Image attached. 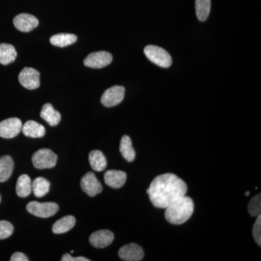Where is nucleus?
Instances as JSON below:
<instances>
[{"instance_id":"obj_28","label":"nucleus","mask_w":261,"mask_h":261,"mask_svg":"<svg viewBox=\"0 0 261 261\" xmlns=\"http://www.w3.org/2000/svg\"><path fill=\"white\" fill-rule=\"evenodd\" d=\"M252 235L259 246L261 245V216H257L256 221L252 228Z\"/></svg>"},{"instance_id":"obj_3","label":"nucleus","mask_w":261,"mask_h":261,"mask_svg":"<svg viewBox=\"0 0 261 261\" xmlns=\"http://www.w3.org/2000/svg\"><path fill=\"white\" fill-rule=\"evenodd\" d=\"M146 57L154 64L162 68H169L172 64V58L166 49L155 45H148L144 49Z\"/></svg>"},{"instance_id":"obj_9","label":"nucleus","mask_w":261,"mask_h":261,"mask_svg":"<svg viewBox=\"0 0 261 261\" xmlns=\"http://www.w3.org/2000/svg\"><path fill=\"white\" fill-rule=\"evenodd\" d=\"M22 122L19 118H10L0 122V137L5 139L14 138L22 130Z\"/></svg>"},{"instance_id":"obj_31","label":"nucleus","mask_w":261,"mask_h":261,"mask_svg":"<svg viewBox=\"0 0 261 261\" xmlns=\"http://www.w3.org/2000/svg\"><path fill=\"white\" fill-rule=\"evenodd\" d=\"M245 195H246V196L250 195V192H247L246 193H245Z\"/></svg>"},{"instance_id":"obj_5","label":"nucleus","mask_w":261,"mask_h":261,"mask_svg":"<svg viewBox=\"0 0 261 261\" xmlns=\"http://www.w3.org/2000/svg\"><path fill=\"white\" fill-rule=\"evenodd\" d=\"M27 210L34 216L40 218H49L56 214L59 206L55 202H39L36 201L29 202Z\"/></svg>"},{"instance_id":"obj_17","label":"nucleus","mask_w":261,"mask_h":261,"mask_svg":"<svg viewBox=\"0 0 261 261\" xmlns=\"http://www.w3.org/2000/svg\"><path fill=\"white\" fill-rule=\"evenodd\" d=\"M89 161L92 169L97 172L104 171L107 167V160L101 151H92L89 153Z\"/></svg>"},{"instance_id":"obj_16","label":"nucleus","mask_w":261,"mask_h":261,"mask_svg":"<svg viewBox=\"0 0 261 261\" xmlns=\"http://www.w3.org/2000/svg\"><path fill=\"white\" fill-rule=\"evenodd\" d=\"M40 116L51 126H57L61 120V113L55 110L49 103H47L43 106Z\"/></svg>"},{"instance_id":"obj_26","label":"nucleus","mask_w":261,"mask_h":261,"mask_svg":"<svg viewBox=\"0 0 261 261\" xmlns=\"http://www.w3.org/2000/svg\"><path fill=\"white\" fill-rule=\"evenodd\" d=\"M248 211L252 216H258L261 212L260 194L252 197L248 205Z\"/></svg>"},{"instance_id":"obj_30","label":"nucleus","mask_w":261,"mask_h":261,"mask_svg":"<svg viewBox=\"0 0 261 261\" xmlns=\"http://www.w3.org/2000/svg\"><path fill=\"white\" fill-rule=\"evenodd\" d=\"M10 260L11 261H28L29 259L27 257L24 255L22 252H15L10 257Z\"/></svg>"},{"instance_id":"obj_6","label":"nucleus","mask_w":261,"mask_h":261,"mask_svg":"<svg viewBox=\"0 0 261 261\" xmlns=\"http://www.w3.org/2000/svg\"><path fill=\"white\" fill-rule=\"evenodd\" d=\"M20 84L29 90L39 88L40 86V73L33 68H24L18 75Z\"/></svg>"},{"instance_id":"obj_25","label":"nucleus","mask_w":261,"mask_h":261,"mask_svg":"<svg viewBox=\"0 0 261 261\" xmlns=\"http://www.w3.org/2000/svg\"><path fill=\"white\" fill-rule=\"evenodd\" d=\"M211 0H195L196 15L200 21H205L210 15Z\"/></svg>"},{"instance_id":"obj_15","label":"nucleus","mask_w":261,"mask_h":261,"mask_svg":"<svg viewBox=\"0 0 261 261\" xmlns=\"http://www.w3.org/2000/svg\"><path fill=\"white\" fill-rule=\"evenodd\" d=\"M23 135L32 138H40L45 135V128L34 121H27L22 127Z\"/></svg>"},{"instance_id":"obj_19","label":"nucleus","mask_w":261,"mask_h":261,"mask_svg":"<svg viewBox=\"0 0 261 261\" xmlns=\"http://www.w3.org/2000/svg\"><path fill=\"white\" fill-rule=\"evenodd\" d=\"M75 224V219L73 216H66L57 221L53 226V233L56 234L64 233L70 231Z\"/></svg>"},{"instance_id":"obj_21","label":"nucleus","mask_w":261,"mask_h":261,"mask_svg":"<svg viewBox=\"0 0 261 261\" xmlns=\"http://www.w3.org/2000/svg\"><path fill=\"white\" fill-rule=\"evenodd\" d=\"M120 152L123 159L126 160L128 162L135 161L136 152L132 146V140L128 136L124 135L122 137L121 143H120Z\"/></svg>"},{"instance_id":"obj_20","label":"nucleus","mask_w":261,"mask_h":261,"mask_svg":"<svg viewBox=\"0 0 261 261\" xmlns=\"http://www.w3.org/2000/svg\"><path fill=\"white\" fill-rule=\"evenodd\" d=\"M14 163L9 155H5L0 159V182L9 179L13 173Z\"/></svg>"},{"instance_id":"obj_8","label":"nucleus","mask_w":261,"mask_h":261,"mask_svg":"<svg viewBox=\"0 0 261 261\" xmlns=\"http://www.w3.org/2000/svg\"><path fill=\"white\" fill-rule=\"evenodd\" d=\"M113 56L108 51H99L89 54L84 60V65L89 68H102L111 64Z\"/></svg>"},{"instance_id":"obj_32","label":"nucleus","mask_w":261,"mask_h":261,"mask_svg":"<svg viewBox=\"0 0 261 261\" xmlns=\"http://www.w3.org/2000/svg\"><path fill=\"white\" fill-rule=\"evenodd\" d=\"M0 202H1V197H0Z\"/></svg>"},{"instance_id":"obj_1","label":"nucleus","mask_w":261,"mask_h":261,"mask_svg":"<svg viewBox=\"0 0 261 261\" xmlns=\"http://www.w3.org/2000/svg\"><path fill=\"white\" fill-rule=\"evenodd\" d=\"M147 194L154 207L166 208L180 197L186 195V183L173 173L157 176L150 184Z\"/></svg>"},{"instance_id":"obj_11","label":"nucleus","mask_w":261,"mask_h":261,"mask_svg":"<svg viewBox=\"0 0 261 261\" xmlns=\"http://www.w3.org/2000/svg\"><path fill=\"white\" fill-rule=\"evenodd\" d=\"M15 28L22 32H30L39 25V20L34 15L21 13L13 19Z\"/></svg>"},{"instance_id":"obj_23","label":"nucleus","mask_w":261,"mask_h":261,"mask_svg":"<svg viewBox=\"0 0 261 261\" xmlns=\"http://www.w3.org/2000/svg\"><path fill=\"white\" fill-rule=\"evenodd\" d=\"M50 43L53 45L58 47H65L74 44L77 41V37L72 34H58L50 38Z\"/></svg>"},{"instance_id":"obj_4","label":"nucleus","mask_w":261,"mask_h":261,"mask_svg":"<svg viewBox=\"0 0 261 261\" xmlns=\"http://www.w3.org/2000/svg\"><path fill=\"white\" fill-rule=\"evenodd\" d=\"M58 156L51 149H41L37 151L32 157V163L37 169L51 168L56 166Z\"/></svg>"},{"instance_id":"obj_24","label":"nucleus","mask_w":261,"mask_h":261,"mask_svg":"<svg viewBox=\"0 0 261 261\" xmlns=\"http://www.w3.org/2000/svg\"><path fill=\"white\" fill-rule=\"evenodd\" d=\"M49 187L50 183L43 177H38L32 182V191L35 197L39 198L47 195L49 191Z\"/></svg>"},{"instance_id":"obj_7","label":"nucleus","mask_w":261,"mask_h":261,"mask_svg":"<svg viewBox=\"0 0 261 261\" xmlns=\"http://www.w3.org/2000/svg\"><path fill=\"white\" fill-rule=\"evenodd\" d=\"M125 88L122 86H114L108 89L101 97V102L106 107L111 108L118 106L123 100Z\"/></svg>"},{"instance_id":"obj_18","label":"nucleus","mask_w":261,"mask_h":261,"mask_svg":"<svg viewBox=\"0 0 261 261\" xmlns=\"http://www.w3.org/2000/svg\"><path fill=\"white\" fill-rule=\"evenodd\" d=\"M17 51L12 44L3 43L0 44V63L7 65L13 63L16 59Z\"/></svg>"},{"instance_id":"obj_27","label":"nucleus","mask_w":261,"mask_h":261,"mask_svg":"<svg viewBox=\"0 0 261 261\" xmlns=\"http://www.w3.org/2000/svg\"><path fill=\"white\" fill-rule=\"evenodd\" d=\"M13 233V225L8 221H0V240L10 238Z\"/></svg>"},{"instance_id":"obj_13","label":"nucleus","mask_w":261,"mask_h":261,"mask_svg":"<svg viewBox=\"0 0 261 261\" xmlns=\"http://www.w3.org/2000/svg\"><path fill=\"white\" fill-rule=\"evenodd\" d=\"M114 234L109 230H99L91 235L89 242L91 245L97 248H105L112 244Z\"/></svg>"},{"instance_id":"obj_22","label":"nucleus","mask_w":261,"mask_h":261,"mask_svg":"<svg viewBox=\"0 0 261 261\" xmlns=\"http://www.w3.org/2000/svg\"><path fill=\"white\" fill-rule=\"evenodd\" d=\"M32 192V182L30 177L27 174L21 175L17 181V195L20 197H27Z\"/></svg>"},{"instance_id":"obj_10","label":"nucleus","mask_w":261,"mask_h":261,"mask_svg":"<svg viewBox=\"0 0 261 261\" xmlns=\"http://www.w3.org/2000/svg\"><path fill=\"white\" fill-rule=\"evenodd\" d=\"M81 187L89 197H94L102 191V185L92 172H88L84 175L81 181Z\"/></svg>"},{"instance_id":"obj_2","label":"nucleus","mask_w":261,"mask_h":261,"mask_svg":"<svg viewBox=\"0 0 261 261\" xmlns=\"http://www.w3.org/2000/svg\"><path fill=\"white\" fill-rule=\"evenodd\" d=\"M194 202L186 195L175 200L166 207L165 217L168 222L179 225L186 222L194 212Z\"/></svg>"},{"instance_id":"obj_12","label":"nucleus","mask_w":261,"mask_h":261,"mask_svg":"<svg viewBox=\"0 0 261 261\" xmlns=\"http://www.w3.org/2000/svg\"><path fill=\"white\" fill-rule=\"evenodd\" d=\"M118 255L123 260L140 261L143 259L144 251L140 245L130 243L122 247L118 252Z\"/></svg>"},{"instance_id":"obj_29","label":"nucleus","mask_w":261,"mask_h":261,"mask_svg":"<svg viewBox=\"0 0 261 261\" xmlns=\"http://www.w3.org/2000/svg\"><path fill=\"white\" fill-rule=\"evenodd\" d=\"M62 261H90L84 257H73L68 253H65L61 258Z\"/></svg>"},{"instance_id":"obj_14","label":"nucleus","mask_w":261,"mask_h":261,"mask_svg":"<svg viewBox=\"0 0 261 261\" xmlns=\"http://www.w3.org/2000/svg\"><path fill=\"white\" fill-rule=\"evenodd\" d=\"M104 179L108 186L119 189L124 185L126 181V173L122 171L110 170L105 173Z\"/></svg>"}]
</instances>
